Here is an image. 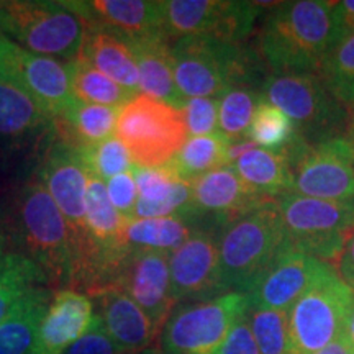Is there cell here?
<instances>
[{"label": "cell", "instance_id": "1", "mask_svg": "<svg viewBox=\"0 0 354 354\" xmlns=\"http://www.w3.org/2000/svg\"><path fill=\"white\" fill-rule=\"evenodd\" d=\"M335 2H279L264 17L259 32V56L271 76L318 74L333 46Z\"/></svg>", "mask_w": 354, "mask_h": 354}, {"label": "cell", "instance_id": "2", "mask_svg": "<svg viewBox=\"0 0 354 354\" xmlns=\"http://www.w3.org/2000/svg\"><path fill=\"white\" fill-rule=\"evenodd\" d=\"M174 79L187 99H220L250 81L258 57L245 44L209 37H185L171 44Z\"/></svg>", "mask_w": 354, "mask_h": 354}, {"label": "cell", "instance_id": "3", "mask_svg": "<svg viewBox=\"0 0 354 354\" xmlns=\"http://www.w3.org/2000/svg\"><path fill=\"white\" fill-rule=\"evenodd\" d=\"M284 243V225L276 201L228 223L218 243L221 294H245Z\"/></svg>", "mask_w": 354, "mask_h": 354}, {"label": "cell", "instance_id": "4", "mask_svg": "<svg viewBox=\"0 0 354 354\" xmlns=\"http://www.w3.org/2000/svg\"><path fill=\"white\" fill-rule=\"evenodd\" d=\"M261 97L281 109L294 125V136L307 145L342 138L349 113L318 74L268 76Z\"/></svg>", "mask_w": 354, "mask_h": 354}, {"label": "cell", "instance_id": "5", "mask_svg": "<svg viewBox=\"0 0 354 354\" xmlns=\"http://www.w3.org/2000/svg\"><path fill=\"white\" fill-rule=\"evenodd\" d=\"M354 292L335 268L322 263L317 276L287 310L290 353L315 354L342 338Z\"/></svg>", "mask_w": 354, "mask_h": 354}, {"label": "cell", "instance_id": "6", "mask_svg": "<svg viewBox=\"0 0 354 354\" xmlns=\"http://www.w3.org/2000/svg\"><path fill=\"white\" fill-rule=\"evenodd\" d=\"M0 26L8 39L35 55L73 63L84 39V21L68 3L0 2Z\"/></svg>", "mask_w": 354, "mask_h": 354}, {"label": "cell", "instance_id": "7", "mask_svg": "<svg viewBox=\"0 0 354 354\" xmlns=\"http://www.w3.org/2000/svg\"><path fill=\"white\" fill-rule=\"evenodd\" d=\"M19 218L26 246L48 279L73 286L79 263L76 238L41 180L21 189Z\"/></svg>", "mask_w": 354, "mask_h": 354}, {"label": "cell", "instance_id": "8", "mask_svg": "<svg viewBox=\"0 0 354 354\" xmlns=\"http://www.w3.org/2000/svg\"><path fill=\"white\" fill-rule=\"evenodd\" d=\"M276 203L286 240L312 258L333 266L354 230V201H322L286 194Z\"/></svg>", "mask_w": 354, "mask_h": 354}, {"label": "cell", "instance_id": "9", "mask_svg": "<svg viewBox=\"0 0 354 354\" xmlns=\"http://www.w3.org/2000/svg\"><path fill=\"white\" fill-rule=\"evenodd\" d=\"M115 136L136 167H161L176 158L189 133L179 109L138 94L120 109Z\"/></svg>", "mask_w": 354, "mask_h": 354}, {"label": "cell", "instance_id": "10", "mask_svg": "<svg viewBox=\"0 0 354 354\" xmlns=\"http://www.w3.org/2000/svg\"><path fill=\"white\" fill-rule=\"evenodd\" d=\"M248 308L246 294L234 290L174 307L159 335L162 354H215Z\"/></svg>", "mask_w": 354, "mask_h": 354}, {"label": "cell", "instance_id": "11", "mask_svg": "<svg viewBox=\"0 0 354 354\" xmlns=\"http://www.w3.org/2000/svg\"><path fill=\"white\" fill-rule=\"evenodd\" d=\"M290 194L322 201H354V149L342 138L307 145L297 136L289 143Z\"/></svg>", "mask_w": 354, "mask_h": 354}, {"label": "cell", "instance_id": "12", "mask_svg": "<svg viewBox=\"0 0 354 354\" xmlns=\"http://www.w3.org/2000/svg\"><path fill=\"white\" fill-rule=\"evenodd\" d=\"M165 7L167 38L209 37L243 43L263 12L261 2L233 0H169Z\"/></svg>", "mask_w": 354, "mask_h": 354}, {"label": "cell", "instance_id": "13", "mask_svg": "<svg viewBox=\"0 0 354 354\" xmlns=\"http://www.w3.org/2000/svg\"><path fill=\"white\" fill-rule=\"evenodd\" d=\"M0 81L20 88L53 118L74 99L68 64L0 37Z\"/></svg>", "mask_w": 354, "mask_h": 354}, {"label": "cell", "instance_id": "14", "mask_svg": "<svg viewBox=\"0 0 354 354\" xmlns=\"http://www.w3.org/2000/svg\"><path fill=\"white\" fill-rule=\"evenodd\" d=\"M120 287L146 313L156 335H161L176 307L171 292L169 253L154 250H130L115 274Z\"/></svg>", "mask_w": 354, "mask_h": 354}, {"label": "cell", "instance_id": "15", "mask_svg": "<svg viewBox=\"0 0 354 354\" xmlns=\"http://www.w3.org/2000/svg\"><path fill=\"white\" fill-rule=\"evenodd\" d=\"M41 184L46 187L48 194L56 202L57 209L63 212L68 220L74 238L77 243V272L81 269L82 253L86 248V196H87V179L88 172L84 167L77 151L71 146L61 143L53 145L44 158L41 171ZM74 279V282H76Z\"/></svg>", "mask_w": 354, "mask_h": 354}, {"label": "cell", "instance_id": "16", "mask_svg": "<svg viewBox=\"0 0 354 354\" xmlns=\"http://www.w3.org/2000/svg\"><path fill=\"white\" fill-rule=\"evenodd\" d=\"M322 263L286 240L246 289L250 308L287 312L317 276Z\"/></svg>", "mask_w": 354, "mask_h": 354}, {"label": "cell", "instance_id": "17", "mask_svg": "<svg viewBox=\"0 0 354 354\" xmlns=\"http://www.w3.org/2000/svg\"><path fill=\"white\" fill-rule=\"evenodd\" d=\"M218 266V243L205 232H194L183 246L169 253L171 292L176 305L221 295Z\"/></svg>", "mask_w": 354, "mask_h": 354}, {"label": "cell", "instance_id": "18", "mask_svg": "<svg viewBox=\"0 0 354 354\" xmlns=\"http://www.w3.org/2000/svg\"><path fill=\"white\" fill-rule=\"evenodd\" d=\"M190 189L192 214H207L223 223H232L264 203L272 202L243 183L233 166L218 167L196 177L190 180Z\"/></svg>", "mask_w": 354, "mask_h": 354}, {"label": "cell", "instance_id": "19", "mask_svg": "<svg viewBox=\"0 0 354 354\" xmlns=\"http://www.w3.org/2000/svg\"><path fill=\"white\" fill-rule=\"evenodd\" d=\"M69 8L86 26H99L125 39L165 33V7L153 0H92L71 2Z\"/></svg>", "mask_w": 354, "mask_h": 354}, {"label": "cell", "instance_id": "20", "mask_svg": "<svg viewBox=\"0 0 354 354\" xmlns=\"http://www.w3.org/2000/svg\"><path fill=\"white\" fill-rule=\"evenodd\" d=\"M94 320L95 305L84 292L69 287L55 292L39 325L33 354H64L91 330Z\"/></svg>", "mask_w": 354, "mask_h": 354}, {"label": "cell", "instance_id": "21", "mask_svg": "<svg viewBox=\"0 0 354 354\" xmlns=\"http://www.w3.org/2000/svg\"><path fill=\"white\" fill-rule=\"evenodd\" d=\"M97 317L123 354H140L151 346L156 331L146 313L120 287L110 284L91 294Z\"/></svg>", "mask_w": 354, "mask_h": 354}, {"label": "cell", "instance_id": "22", "mask_svg": "<svg viewBox=\"0 0 354 354\" xmlns=\"http://www.w3.org/2000/svg\"><path fill=\"white\" fill-rule=\"evenodd\" d=\"M138 201L133 218H166L190 215V180L177 174L172 165L161 167H133Z\"/></svg>", "mask_w": 354, "mask_h": 354}, {"label": "cell", "instance_id": "23", "mask_svg": "<svg viewBox=\"0 0 354 354\" xmlns=\"http://www.w3.org/2000/svg\"><path fill=\"white\" fill-rule=\"evenodd\" d=\"M127 41L138 66L141 94L183 109L185 100L176 86L169 38L166 35H149Z\"/></svg>", "mask_w": 354, "mask_h": 354}, {"label": "cell", "instance_id": "24", "mask_svg": "<svg viewBox=\"0 0 354 354\" xmlns=\"http://www.w3.org/2000/svg\"><path fill=\"white\" fill-rule=\"evenodd\" d=\"M79 57L118 86L140 94V73L130 44L120 35L99 26H86Z\"/></svg>", "mask_w": 354, "mask_h": 354}, {"label": "cell", "instance_id": "25", "mask_svg": "<svg viewBox=\"0 0 354 354\" xmlns=\"http://www.w3.org/2000/svg\"><path fill=\"white\" fill-rule=\"evenodd\" d=\"M240 179L261 196L277 201L290 194L292 156L289 145L279 149L253 148L233 162Z\"/></svg>", "mask_w": 354, "mask_h": 354}, {"label": "cell", "instance_id": "26", "mask_svg": "<svg viewBox=\"0 0 354 354\" xmlns=\"http://www.w3.org/2000/svg\"><path fill=\"white\" fill-rule=\"evenodd\" d=\"M122 107L84 104L73 99L51 118L63 143L79 149L113 136Z\"/></svg>", "mask_w": 354, "mask_h": 354}, {"label": "cell", "instance_id": "27", "mask_svg": "<svg viewBox=\"0 0 354 354\" xmlns=\"http://www.w3.org/2000/svg\"><path fill=\"white\" fill-rule=\"evenodd\" d=\"M53 292L41 286L28 294L0 322V354H33Z\"/></svg>", "mask_w": 354, "mask_h": 354}, {"label": "cell", "instance_id": "28", "mask_svg": "<svg viewBox=\"0 0 354 354\" xmlns=\"http://www.w3.org/2000/svg\"><path fill=\"white\" fill-rule=\"evenodd\" d=\"M48 276L33 258L6 253L0 261V322L38 287L46 286Z\"/></svg>", "mask_w": 354, "mask_h": 354}, {"label": "cell", "instance_id": "29", "mask_svg": "<svg viewBox=\"0 0 354 354\" xmlns=\"http://www.w3.org/2000/svg\"><path fill=\"white\" fill-rule=\"evenodd\" d=\"M53 125L51 117L20 88L0 81V138H24Z\"/></svg>", "mask_w": 354, "mask_h": 354}, {"label": "cell", "instance_id": "30", "mask_svg": "<svg viewBox=\"0 0 354 354\" xmlns=\"http://www.w3.org/2000/svg\"><path fill=\"white\" fill-rule=\"evenodd\" d=\"M230 145L232 141L218 130L205 136H189L171 165L183 179L192 180L218 167L228 166Z\"/></svg>", "mask_w": 354, "mask_h": 354}, {"label": "cell", "instance_id": "31", "mask_svg": "<svg viewBox=\"0 0 354 354\" xmlns=\"http://www.w3.org/2000/svg\"><path fill=\"white\" fill-rule=\"evenodd\" d=\"M71 91L73 97L84 104L107 105V107H123L133 97L138 95L128 88L118 86L112 79L97 71L86 59L77 57L68 63Z\"/></svg>", "mask_w": 354, "mask_h": 354}, {"label": "cell", "instance_id": "32", "mask_svg": "<svg viewBox=\"0 0 354 354\" xmlns=\"http://www.w3.org/2000/svg\"><path fill=\"white\" fill-rule=\"evenodd\" d=\"M192 234L180 216L166 218H130L125 240L130 250H154L172 253Z\"/></svg>", "mask_w": 354, "mask_h": 354}, {"label": "cell", "instance_id": "33", "mask_svg": "<svg viewBox=\"0 0 354 354\" xmlns=\"http://www.w3.org/2000/svg\"><path fill=\"white\" fill-rule=\"evenodd\" d=\"M318 76L351 117L354 113V33L331 48Z\"/></svg>", "mask_w": 354, "mask_h": 354}, {"label": "cell", "instance_id": "34", "mask_svg": "<svg viewBox=\"0 0 354 354\" xmlns=\"http://www.w3.org/2000/svg\"><path fill=\"white\" fill-rule=\"evenodd\" d=\"M261 100L258 92L248 86L233 87L220 97L218 104V131L232 143L248 140L251 120Z\"/></svg>", "mask_w": 354, "mask_h": 354}, {"label": "cell", "instance_id": "35", "mask_svg": "<svg viewBox=\"0 0 354 354\" xmlns=\"http://www.w3.org/2000/svg\"><path fill=\"white\" fill-rule=\"evenodd\" d=\"M76 151L88 174L99 177L100 180H109L123 172L133 171L135 167L130 151L115 135Z\"/></svg>", "mask_w": 354, "mask_h": 354}, {"label": "cell", "instance_id": "36", "mask_svg": "<svg viewBox=\"0 0 354 354\" xmlns=\"http://www.w3.org/2000/svg\"><path fill=\"white\" fill-rule=\"evenodd\" d=\"M294 138V125L290 118L261 97L248 130V140L261 145L264 149H279Z\"/></svg>", "mask_w": 354, "mask_h": 354}, {"label": "cell", "instance_id": "37", "mask_svg": "<svg viewBox=\"0 0 354 354\" xmlns=\"http://www.w3.org/2000/svg\"><path fill=\"white\" fill-rule=\"evenodd\" d=\"M248 320H250L259 354H292L287 312L250 308Z\"/></svg>", "mask_w": 354, "mask_h": 354}, {"label": "cell", "instance_id": "38", "mask_svg": "<svg viewBox=\"0 0 354 354\" xmlns=\"http://www.w3.org/2000/svg\"><path fill=\"white\" fill-rule=\"evenodd\" d=\"M218 104L220 99H210V97H198L184 102L180 112L189 136H205L216 131Z\"/></svg>", "mask_w": 354, "mask_h": 354}, {"label": "cell", "instance_id": "39", "mask_svg": "<svg viewBox=\"0 0 354 354\" xmlns=\"http://www.w3.org/2000/svg\"><path fill=\"white\" fill-rule=\"evenodd\" d=\"M105 187H107L109 198L115 209L120 212L122 215H125L127 218H133L136 201H138V187H136L133 171L112 177V179L107 180Z\"/></svg>", "mask_w": 354, "mask_h": 354}, {"label": "cell", "instance_id": "40", "mask_svg": "<svg viewBox=\"0 0 354 354\" xmlns=\"http://www.w3.org/2000/svg\"><path fill=\"white\" fill-rule=\"evenodd\" d=\"M64 354H123V351L113 343L95 313L94 325L91 326V330L76 343L71 344Z\"/></svg>", "mask_w": 354, "mask_h": 354}, {"label": "cell", "instance_id": "41", "mask_svg": "<svg viewBox=\"0 0 354 354\" xmlns=\"http://www.w3.org/2000/svg\"><path fill=\"white\" fill-rule=\"evenodd\" d=\"M215 354H259L250 320H248V313L232 326L227 338L223 339Z\"/></svg>", "mask_w": 354, "mask_h": 354}, {"label": "cell", "instance_id": "42", "mask_svg": "<svg viewBox=\"0 0 354 354\" xmlns=\"http://www.w3.org/2000/svg\"><path fill=\"white\" fill-rule=\"evenodd\" d=\"M331 20H333V46L331 48H335L336 44L354 33V0L335 2Z\"/></svg>", "mask_w": 354, "mask_h": 354}, {"label": "cell", "instance_id": "43", "mask_svg": "<svg viewBox=\"0 0 354 354\" xmlns=\"http://www.w3.org/2000/svg\"><path fill=\"white\" fill-rule=\"evenodd\" d=\"M333 268L338 272V276L343 279L344 284L351 287L354 292V230L351 236L348 238L342 254H339V258L333 264Z\"/></svg>", "mask_w": 354, "mask_h": 354}, {"label": "cell", "instance_id": "44", "mask_svg": "<svg viewBox=\"0 0 354 354\" xmlns=\"http://www.w3.org/2000/svg\"><path fill=\"white\" fill-rule=\"evenodd\" d=\"M315 354H354V353H353V349L349 348L346 339L342 336V338H338L336 342L330 343L328 346L320 349V351H317Z\"/></svg>", "mask_w": 354, "mask_h": 354}, {"label": "cell", "instance_id": "45", "mask_svg": "<svg viewBox=\"0 0 354 354\" xmlns=\"http://www.w3.org/2000/svg\"><path fill=\"white\" fill-rule=\"evenodd\" d=\"M342 336L344 339H346L349 348H351L353 353H354V300L351 304V308H349V312H348L346 323H344V330H343Z\"/></svg>", "mask_w": 354, "mask_h": 354}, {"label": "cell", "instance_id": "46", "mask_svg": "<svg viewBox=\"0 0 354 354\" xmlns=\"http://www.w3.org/2000/svg\"><path fill=\"white\" fill-rule=\"evenodd\" d=\"M344 140H346L348 143L351 145V148L354 149V113L349 117L346 131H344Z\"/></svg>", "mask_w": 354, "mask_h": 354}, {"label": "cell", "instance_id": "47", "mask_svg": "<svg viewBox=\"0 0 354 354\" xmlns=\"http://www.w3.org/2000/svg\"><path fill=\"white\" fill-rule=\"evenodd\" d=\"M3 254H6V253H3V248H2V245H0V261H2Z\"/></svg>", "mask_w": 354, "mask_h": 354}, {"label": "cell", "instance_id": "48", "mask_svg": "<svg viewBox=\"0 0 354 354\" xmlns=\"http://www.w3.org/2000/svg\"><path fill=\"white\" fill-rule=\"evenodd\" d=\"M2 35H3V33H2V26H0V37H2Z\"/></svg>", "mask_w": 354, "mask_h": 354}]
</instances>
